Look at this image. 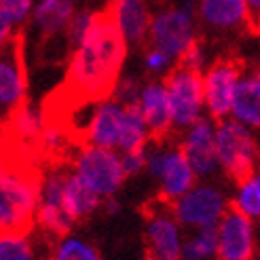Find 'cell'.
<instances>
[{"label":"cell","mask_w":260,"mask_h":260,"mask_svg":"<svg viewBox=\"0 0 260 260\" xmlns=\"http://www.w3.org/2000/svg\"><path fill=\"white\" fill-rule=\"evenodd\" d=\"M258 233L254 220L231 205L218 224L216 260H256Z\"/></svg>","instance_id":"cell-13"},{"label":"cell","mask_w":260,"mask_h":260,"mask_svg":"<svg viewBox=\"0 0 260 260\" xmlns=\"http://www.w3.org/2000/svg\"><path fill=\"white\" fill-rule=\"evenodd\" d=\"M102 201L104 199L98 197L72 170L68 172L66 182H63V210L74 224L98 212L102 207Z\"/></svg>","instance_id":"cell-21"},{"label":"cell","mask_w":260,"mask_h":260,"mask_svg":"<svg viewBox=\"0 0 260 260\" xmlns=\"http://www.w3.org/2000/svg\"><path fill=\"white\" fill-rule=\"evenodd\" d=\"M146 172L159 182V199L170 205L197 184V174L182 146H172L170 142H154L148 148Z\"/></svg>","instance_id":"cell-4"},{"label":"cell","mask_w":260,"mask_h":260,"mask_svg":"<svg viewBox=\"0 0 260 260\" xmlns=\"http://www.w3.org/2000/svg\"><path fill=\"white\" fill-rule=\"evenodd\" d=\"M30 7L32 0H0V41L3 45L23 30L30 15Z\"/></svg>","instance_id":"cell-23"},{"label":"cell","mask_w":260,"mask_h":260,"mask_svg":"<svg viewBox=\"0 0 260 260\" xmlns=\"http://www.w3.org/2000/svg\"><path fill=\"white\" fill-rule=\"evenodd\" d=\"M180 146L197 178L214 176L220 170L216 150V121L212 116H201L197 123L190 125L182 136Z\"/></svg>","instance_id":"cell-14"},{"label":"cell","mask_w":260,"mask_h":260,"mask_svg":"<svg viewBox=\"0 0 260 260\" xmlns=\"http://www.w3.org/2000/svg\"><path fill=\"white\" fill-rule=\"evenodd\" d=\"M45 127H47L45 114L38 112L36 108H32L28 102H25L19 110L13 112L9 119H5V134H9L11 146L13 144H17V146L34 144L38 150Z\"/></svg>","instance_id":"cell-20"},{"label":"cell","mask_w":260,"mask_h":260,"mask_svg":"<svg viewBox=\"0 0 260 260\" xmlns=\"http://www.w3.org/2000/svg\"><path fill=\"white\" fill-rule=\"evenodd\" d=\"M119 23L129 45H144L152 25L146 0H119Z\"/></svg>","instance_id":"cell-22"},{"label":"cell","mask_w":260,"mask_h":260,"mask_svg":"<svg viewBox=\"0 0 260 260\" xmlns=\"http://www.w3.org/2000/svg\"><path fill=\"white\" fill-rule=\"evenodd\" d=\"M199 15L205 25L218 32L231 30H248L250 32V15L245 0H201Z\"/></svg>","instance_id":"cell-17"},{"label":"cell","mask_w":260,"mask_h":260,"mask_svg":"<svg viewBox=\"0 0 260 260\" xmlns=\"http://www.w3.org/2000/svg\"><path fill=\"white\" fill-rule=\"evenodd\" d=\"M51 260H102V254L93 243H89L83 237L66 235L55 241Z\"/></svg>","instance_id":"cell-25"},{"label":"cell","mask_w":260,"mask_h":260,"mask_svg":"<svg viewBox=\"0 0 260 260\" xmlns=\"http://www.w3.org/2000/svg\"><path fill=\"white\" fill-rule=\"evenodd\" d=\"M146 231L144 252L157 260H182V248H184V237H182L180 222L176 220L172 205L157 199V207H146Z\"/></svg>","instance_id":"cell-9"},{"label":"cell","mask_w":260,"mask_h":260,"mask_svg":"<svg viewBox=\"0 0 260 260\" xmlns=\"http://www.w3.org/2000/svg\"><path fill=\"white\" fill-rule=\"evenodd\" d=\"M148 148L150 146L140 148V150H132V152H121L123 170H125L127 178H134L148 167Z\"/></svg>","instance_id":"cell-29"},{"label":"cell","mask_w":260,"mask_h":260,"mask_svg":"<svg viewBox=\"0 0 260 260\" xmlns=\"http://www.w3.org/2000/svg\"><path fill=\"white\" fill-rule=\"evenodd\" d=\"M216 150L220 170L237 184L258 172V142L252 129L235 121L233 116L216 123Z\"/></svg>","instance_id":"cell-3"},{"label":"cell","mask_w":260,"mask_h":260,"mask_svg":"<svg viewBox=\"0 0 260 260\" xmlns=\"http://www.w3.org/2000/svg\"><path fill=\"white\" fill-rule=\"evenodd\" d=\"M125 119L127 108L119 100L108 98L100 102L85 129V142L87 144H95L102 148L119 150L123 132H125Z\"/></svg>","instance_id":"cell-15"},{"label":"cell","mask_w":260,"mask_h":260,"mask_svg":"<svg viewBox=\"0 0 260 260\" xmlns=\"http://www.w3.org/2000/svg\"><path fill=\"white\" fill-rule=\"evenodd\" d=\"M165 89L170 95L172 121L176 132H186L190 125L203 116L205 108V85L203 72L174 63V68L165 74Z\"/></svg>","instance_id":"cell-6"},{"label":"cell","mask_w":260,"mask_h":260,"mask_svg":"<svg viewBox=\"0 0 260 260\" xmlns=\"http://www.w3.org/2000/svg\"><path fill=\"white\" fill-rule=\"evenodd\" d=\"M235 210L252 220H260V170L237 184L235 199L231 203Z\"/></svg>","instance_id":"cell-26"},{"label":"cell","mask_w":260,"mask_h":260,"mask_svg":"<svg viewBox=\"0 0 260 260\" xmlns=\"http://www.w3.org/2000/svg\"><path fill=\"white\" fill-rule=\"evenodd\" d=\"M218 252V226L194 229L190 237L184 239L182 260H210Z\"/></svg>","instance_id":"cell-24"},{"label":"cell","mask_w":260,"mask_h":260,"mask_svg":"<svg viewBox=\"0 0 260 260\" xmlns=\"http://www.w3.org/2000/svg\"><path fill=\"white\" fill-rule=\"evenodd\" d=\"M250 15V32L260 36V0H245Z\"/></svg>","instance_id":"cell-30"},{"label":"cell","mask_w":260,"mask_h":260,"mask_svg":"<svg viewBox=\"0 0 260 260\" xmlns=\"http://www.w3.org/2000/svg\"><path fill=\"white\" fill-rule=\"evenodd\" d=\"M119 207H121V203L116 201V197H108V199L102 201V210L106 216H116L119 214Z\"/></svg>","instance_id":"cell-31"},{"label":"cell","mask_w":260,"mask_h":260,"mask_svg":"<svg viewBox=\"0 0 260 260\" xmlns=\"http://www.w3.org/2000/svg\"><path fill=\"white\" fill-rule=\"evenodd\" d=\"M72 172L102 199L116 197V192L127 180L121 152L95 144H85L79 148L72 163Z\"/></svg>","instance_id":"cell-5"},{"label":"cell","mask_w":260,"mask_h":260,"mask_svg":"<svg viewBox=\"0 0 260 260\" xmlns=\"http://www.w3.org/2000/svg\"><path fill=\"white\" fill-rule=\"evenodd\" d=\"M231 210L229 199L216 184H194L186 194L172 203V212L182 226L203 229L218 226L224 214Z\"/></svg>","instance_id":"cell-8"},{"label":"cell","mask_w":260,"mask_h":260,"mask_svg":"<svg viewBox=\"0 0 260 260\" xmlns=\"http://www.w3.org/2000/svg\"><path fill=\"white\" fill-rule=\"evenodd\" d=\"M25 30L17 32L9 43H5V53L0 61V106H3L5 119L19 110L25 104V91H28V74H25Z\"/></svg>","instance_id":"cell-11"},{"label":"cell","mask_w":260,"mask_h":260,"mask_svg":"<svg viewBox=\"0 0 260 260\" xmlns=\"http://www.w3.org/2000/svg\"><path fill=\"white\" fill-rule=\"evenodd\" d=\"M36 260H51V258H36Z\"/></svg>","instance_id":"cell-33"},{"label":"cell","mask_w":260,"mask_h":260,"mask_svg":"<svg viewBox=\"0 0 260 260\" xmlns=\"http://www.w3.org/2000/svg\"><path fill=\"white\" fill-rule=\"evenodd\" d=\"M127 45L119 23V0H108L93 13L85 38L72 51L66 79L51 95L49 108L76 110L112 98L121 81Z\"/></svg>","instance_id":"cell-1"},{"label":"cell","mask_w":260,"mask_h":260,"mask_svg":"<svg viewBox=\"0 0 260 260\" xmlns=\"http://www.w3.org/2000/svg\"><path fill=\"white\" fill-rule=\"evenodd\" d=\"M194 38H197V34H194V19L190 7H170L152 17L148 45L165 51L176 61L190 47Z\"/></svg>","instance_id":"cell-10"},{"label":"cell","mask_w":260,"mask_h":260,"mask_svg":"<svg viewBox=\"0 0 260 260\" xmlns=\"http://www.w3.org/2000/svg\"><path fill=\"white\" fill-rule=\"evenodd\" d=\"M76 15V0H43L34 11V28L41 43H49L57 34H66L72 17Z\"/></svg>","instance_id":"cell-19"},{"label":"cell","mask_w":260,"mask_h":260,"mask_svg":"<svg viewBox=\"0 0 260 260\" xmlns=\"http://www.w3.org/2000/svg\"><path fill=\"white\" fill-rule=\"evenodd\" d=\"M172 63H176V59H172L170 55L165 53V51L152 47V45H148L144 49V66H146L148 72H152V74H161L165 70L170 72L174 68Z\"/></svg>","instance_id":"cell-28"},{"label":"cell","mask_w":260,"mask_h":260,"mask_svg":"<svg viewBox=\"0 0 260 260\" xmlns=\"http://www.w3.org/2000/svg\"><path fill=\"white\" fill-rule=\"evenodd\" d=\"M231 116L250 129H260V63L245 66Z\"/></svg>","instance_id":"cell-18"},{"label":"cell","mask_w":260,"mask_h":260,"mask_svg":"<svg viewBox=\"0 0 260 260\" xmlns=\"http://www.w3.org/2000/svg\"><path fill=\"white\" fill-rule=\"evenodd\" d=\"M140 108L146 119V125L150 129L152 142H167L172 138L174 121H172V106H170V95L163 81H148L142 85L140 91Z\"/></svg>","instance_id":"cell-16"},{"label":"cell","mask_w":260,"mask_h":260,"mask_svg":"<svg viewBox=\"0 0 260 260\" xmlns=\"http://www.w3.org/2000/svg\"><path fill=\"white\" fill-rule=\"evenodd\" d=\"M43 174L23 159H7L0 176V229L3 235H30L36 226Z\"/></svg>","instance_id":"cell-2"},{"label":"cell","mask_w":260,"mask_h":260,"mask_svg":"<svg viewBox=\"0 0 260 260\" xmlns=\"http://www.w3.org/2000/svg\"><path fill=\"white\" fill-rule=\"evenodd\" d=\"M70 170L66 167H53L49 174L43 176L41 203L36 212V226L51 239H61L70 235L74 222L63 210V182H66Z\"/></svg>","instance_id":"cell-12"},{"label":"cell","mask_w":260,"mask_h":260,"mask_svg":"<svg viewBox=\"0 0 260 260\" xmlns=\"http://www.w3.org/2000/svg\"><path fill=\"white\" fill-rule=\"evenodd\" d=\"M0 260H36L30 235L0 237Z\"/></svg>","instance_id":"cell-27"},{"label":"cell","mask_w":260,"mask_h":260,"mask_svg":"<svg viewBox=\"0 0 260 260\" xmlns=\"http://www.w3.org/2000/svg\"><path fill=\"white\" fill-rule=\"evenodd\" d=\"M256 260H260V231H258V245H256Z\"/></svg>","instance_id":"cell-32"},{"label":"cell","mask_w":260,"mask_h":260,"mask_svg":"<svg viewBox=\"0 0 260 260\" xmlns=\"http://www.w3.org/2000/svg\"><path fill=\"white\" fill-rule=\"evenodd\" d=\"M245 72V61L237 55H220L203 72L205 110L218 123L231 119L237 85Z\"/></svg>","instance_id":"cell-7"}]
</instances>
